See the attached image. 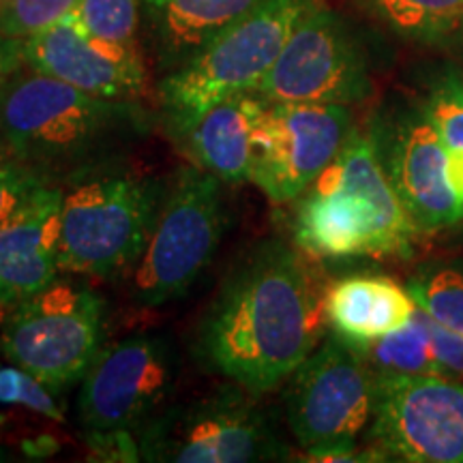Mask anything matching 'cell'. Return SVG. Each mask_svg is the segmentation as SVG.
Returning <instances> with one entry per match:
<instances>
[{"mask_svg": "<svg viewBox=\"0 0 463 463\" xmlns=\"http://www.w3.org/2000/svg\"><path fill=\"white\" fill-rule=\"evenodd\" d=\"M326 324L320 275L283 242H264L225 277L194 352L208 372L262 397L320 345Z\"/></svg>", "mask_w": 463, "mask_h": 463, "instance_id": "1", "label": "cell"}, {"mask_svg": "<svg viewBox=\"0 0 463 463\" xmlns=\"http://www.w3.org/2000/svg\"><path fill=\"white\" fill-rule=\"evenodd\" d=\"M148 129L137 101L92 97L33 69L17 73L0 99V133L14 159L52 183L114 159Z\"/></svg>", "mask_w": 463, "mask_h": 463, "instance_id": "2", "label": "cell"}, {"mask_svg": "<svg viewBox=\"0 0 463 463\" xmlns=\"http://www.w3.org/2000/svg\"><path fill=\"white\" fill-rule=\"evenodd\" d=\"M294 241L311 258H410L420 234L386 172L378 142L352 129L305 191Z\"/></svg>", "mask_w": 463, "mask_h": 463, "instance_id": "3", "label": "cell"}, {"mask_svg": "<svg viewBox=\"0 0 463 463\" xmlns=\"http://www.w3.org/2000/svg\"><path fill=\"white\" fill-rule=\"evenodd\" d=\"M112 164L86 167L61 184V273L123 275L146 247L167 183Z\"/></svg>", "mask_w": 463, "mask_h": 463, "instance_id": "4", "label": "cell"}, {"mask_svg": "<svg viewBox=\"0 0 463 463\" xmlns=\"http://www.w3.org/2000/svg\"><path fill=\"white\" fill-rule=\"evenodd\" d=\"M317 0H262L204 45L191 61L165 73L159 99L167 129L176 131L215 103L256 92L289 34Z\"/></svg>", "mask_w": 463, "mask_h": 463, "instance_id": "5", "label": "cell"}, {"mask_svg": "<svg viewBox=\"0 0 463 463\" xmlns=\"http://www.w3.org/2000/svg\"><path fill=\"white\" fill-rule=\"evenodd\" d=\"M223 183L187 165L165 184L157 219L133 266L131 297L142 307H161L183 297L215 258L225 232Z\"/></svg>", "mask_w": 463, "mask_h": 463, "instance_id": "6", "label": "cell"}, {"mask_svg": "<svg viewBox=\"0 0 463 463\" xmlns=\"http://www.w3.org/2000/svg\"><path fill=\"white\" fill-rule=\"evenodd\" d=\"M106 305L95 289L54 279L9 307L0 352L56 392L82 382L103 350Z\"/></svg>", "mask_w": 463, "mask_h": 463, "instance_id": "7", "label": "cell"}, {"mask_svg": "<svg viewBox=\"0 0 463 463\" xmlns=\"http://www.w3.org/2000/svg\"><path fill=\"white\" fill-rule=\"evenodd\" d=\"M256 395L222 389L184 408L164 412L137 438L140 459L176 463H247L286 453Z\"/></svg>", "mask_w": 463, "mask_h": 463, "instance_id": "8", "label": "cell"}, {"mask_svg": "<svg viewBox=\"0 0 463 463\" xmlns=\"http://www.w3.org/2000/svg\"><path fill=\"white\" fill-rule=\"evenodd\" d=\"M286 382L288 425L305 450L356 442L372 422L375 373L339 335L322 341Z\"/></svg>", "mask_w": 463, "mask_h": 463, "instance_id": "9", "label": "cell"}, {"mask_svg": "<svg viewBox=\"0 0 463 463\" xmlns=\"http://www.w3.org/2000/svg\"><path fill=\"white\" fill-rule=\"evenodd\" d=\"M352 131L341 103L266 101L256 127L251 181L273 204L300 198Z\"/></svg>", "mask_w": 463, "mask_h": 463, "instance_id": "10", "label": "cell"}, {"mask_svg": "<svg viewBox=\"0 0 463 463\" xmlns=\"http://www.w3.org/2000/svg\"><path fill=\"white\" fill-rule=\"evenodd\" d=\"M373 447L386 459L463 463V382L444 375L375 378Z\"/></svg>", "mask_w": 463, "mask_h": 463, "instance_id": "11", "label": "cell"}, {"mask_svg": "<svg viewBox=\"0 0 463 463\" xmlns=\"http://www.w3.org/2000/svg\"><path fill=\"white\" fill-rule=\"evenodd\" d=\"M256 92L266 101L352 106L372 95V78L354 34L317 0L300 17Z\"/></svg>", "mask_w": 463, "mask_h": 463, "instance_id": "12", "label": "cell"}, {"mask_svg": "<svg viewBox=\"0 0 463 463\" xmlns=\"http://www.w3.org/2000/svg\"><path fill=\"white\" fill-rule=\"evenodd\" d=\"M176 382V352L159 335L103 345L80 382L78 416L89 431H133L159 412Z\"/></svg>", "mask_w": 463, "mask_h": 463, "instance_id": "13", "label": "cell"}, {"mask_svg": "<svg viewBox=\"0 0 463 463\" xmlns=\"http://www.w3.org/2000/svg\"><path fill=\"white\" fill-rule=\"evenodd\" d=\"M24 61L33 71L101 99L140 101L146 95V67L137 45L95 37L73 11L26 39Z\"/></svg>", "mask_w": 463, "mask_h": 463, "instance_id": "14", "label": "cell"}, {"mask_svg": "<svg viewBox=\"0 0 463 463\" xmlns=\"http://www.w3.org/2000/svg\"><path fill=\"white\" fill-rule=\"evenodd\" d=\"M62 189L45 184L0 225V307H11L61 275Z\"/></svg>", "mask_w": 463, "mask_h": 463, "instance_id": "15", "label": "cell"}, {"mask_svg": "<svg viewBox=\"0 0 463 463\" xmlns=\"http://www.w3.org/2000/svg\"><path fill=\"white\" fill-rule=\"evenodd\" d=\"M382 159L420 234L461 222L447 181V144L425 112L399 125L389 155L382 153Z\"/></svg>", "mask_w": 463, "mask_h": 463, "instance_id": "16", "label": "cell"}, {"mask_svg": "<svg viewBox=\"0 0 463 463\" xmlns=\"http://www.w3.org/2000/svg\"><path fill=\"white\" fill-rule=\"evenodd\" d=\"M266 99L241 92L204 109L181 129L172 131L187 157L223 184L251 181L256 127Z\"/></svg>", "mask_w": 463, "mask_h": 463, "instance_id": "17", "label": "cell"}, {"mask_svg": "<svg viewBox=\"0 0 463 463\" xmlns=\"http://www.w3.org/2000/svg\"><path fill=\"white\" fill-rule=\"evenodd\" d=\"M419 309L410 289L391 277L352 275L326 288V320L350 344H367L402 331Z\"/></svg>", "mask_w": 463, "mask_h": 463, "instance_id": "18", "label": "cell"}, {"mask_svg": "<svg viewBox=\"0 0 463 463\" xmlns=\"http://www.w3.org/2000/svg\"><path fill=\"white\" fill-rule=\"evenodd\" d=\"M262 0H142L165 73L191 61Z\"/></svg>", "mask_w": 463, "mask_h": 463, "instance_id": "19", "label": "cell"}, {"mask_svg": "<svg viewBox=\"0 0 463 463\" xmlns=\"http://www.w3.org/2000/svg\"><path fill=\"white\" fill-rule=\"evenodd\" d=\"M367 361L375 378L382 375H442L438 358L433 354L430 326L422 309H416L412 322L402 331L386 337L352 344Z\"/></svg>", "mask_w": 463, "mask_h": 463, "instance_id": "20", "label": "cell"}, {"mask_svg": "<svg viewBox=\"0 0 463 463\" xmlns=\"http://www.w3.org/2000/svg\"><path fill=\"white\" fill-rule=\"evenodd\" d=\"M405 37L436 39L463 22V0H364Z\"/></svg>", "mask_w": 463, "mask_h": 463, "instance_id": "21", "label": "cell"}, {"mask_svg": "<svg viewBox=\"0 0 463 463\" xmlns=\"http://www.w3.org/2000/svg\"><path fill=\"white\" fill-rule=\"evenodd\" d=\"M419 309L433 317L439 326L463 337V269L461 266H433L420 270L410 281Z\"/></svg>", "mask_w": 463, "mask_h": 463, "instance_id": "22", "label": "cell"}, {"mask_svg": "<svg viewBox=\"0 0 463 463\" xmlns=\"http://www.w3.org/2000/svg\"><path fill=\"white\" fill-rule=\"evenodd\" d=\"M142 0H80L75 17L95 37L116 43H136Z\"/></svg>", "mask_w": 463, "mask_h": 463, "instance_id": "23", "label": "cell"}, {"mask_svg": "<svg viewBox=\"0 0 463 463\" xmlns=\"http://www.w3.org/2000/svg\"><path fill=\"white\" fill-rule=\"evenodd\" d=\"M80 0H11L0 9V33L26 42L71 14Z\"/></svg>", "mask_w": 463, "mask_h": 463, "instance_id": "24", "label": "cell"}, {"mask_svg": "<svg viewBox=\"0 0 463 463\" xmlns=\"http://www.w3.org/2000/svg\"><path fill=\"white\" fill-rule=\"evenodd\" d=\"M0 403L22 405L48 419L65 420V412L56 402V392L14 363L9 367H0Z\"/></svg>", "mask_w": 463, "mask_h": 463, "instance_id": "25", "label": "cell"}, {"mask_svg": "<svg viewBox=\"0 0 463 463\" xmlns=\"http://www.w3.org/2000/svg\"><path fill=\"white\" fill-rule=\"evenodd\" d=\"M427 118L447 146H463V78L447 75L431 90L425 106Z\"/></svg>", "mask_w": 463, "mask_h": 463, "instance_id": "26", "label": "cell"}, {"mask_svg": "<svg viewBox=\"0 0 463 463\" xmlns=\"http://www.w3.org/2000/svg\"><path fill=\"white\" fill-rule=\"evenodd\" d=\"M45 184H56L22 161L0 165V225L11 219Z\"/></svg>", "mask_w": 463, "mask_h": 463, "instance_id": "27", "label": "cell"}, {"mask_svg": "<svg viewBox=\"0 0 463 463\" xmlns=\"http://www.w3.org/2000/svg\"><path fill=\"white\" fill-rule=\"evenodd\" d=\"M427 326H430L433 354L438 358L439 373L444 378L463 382V337L449 331V328L439 326L430 316H427Z\"/></svg>", "mask_w": 463, "mask_h": 463, "instance_id": "28", "label": "cell"}, {"mask_svg": "<svg viewBox=\"0 0 463 463\" xmlns=\"http://www.w3.org/2000/svg\"><path fill=\"white\" fill-rule=\"evenodd\" d=\"M26 65L24 61V42L11 39L0 33V99H3L7 86Z\"/></svg>", "mask_w": 463, "mask_h": 463, "instance_id": "29", "label": "cell"}, {"mask_svg": "<svg viewBox=\"0 0 463 463\" xmlns=\"http://www.w3.org/2000/svg\"><path fill=\"white\" fill-rule=\"evenodd\" d=\"M447 181L463 219V146H447Z\"/></svg>", "mask_w": 463, "mask_h": 463, "instance_id": "30", "label": "cell"}, {"mask_svg": "<svg viewBox=\"0 0 463 463\" xmlns=\"http://www.w3.org/2000/svg\"><path fill=\"white\" fill-rule=\"evenodd\" d=\"M7 161H14V155H11L7 142H5L3 133H0V165L7 164ZM15 161H17V159H15Z\"/></svg>", "mask_w": 463, "mask_h": 463, "instance_id": "31", "label": "cell"}, {"mask_svg": "<svg viewBox=\"0 0 463 463\" xmlns=\"http://www.w3.org/2000/svg\"><path fill=\"white\" fill-rule=\"evenodd\" d=\"M9 3H11V0H0V9H3V7H7Z\"/></svg>", "mask_w": 463, "mask_h": 463, "instance_id": "32", "label": "cell"}]
</instances>
